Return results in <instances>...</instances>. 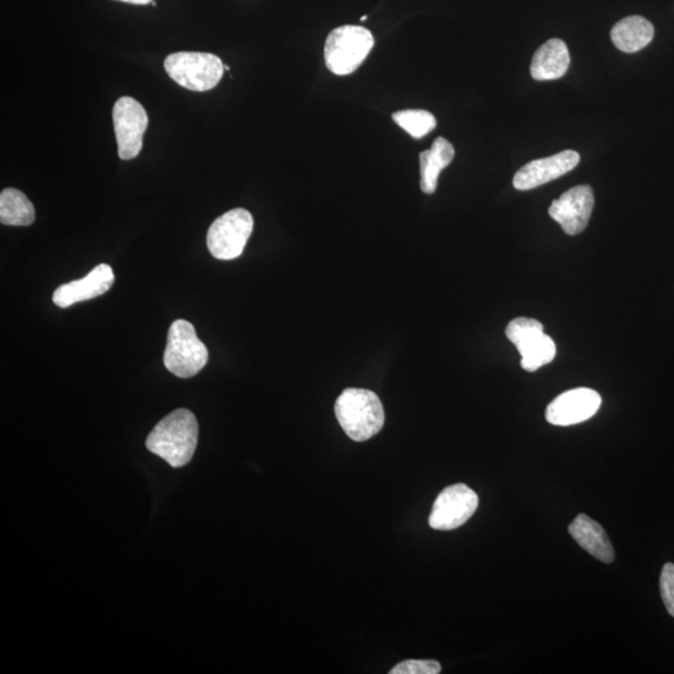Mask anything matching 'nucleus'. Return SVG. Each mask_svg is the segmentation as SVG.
<instances>
[{"instance_id":"0eeeda50","label":"nucleus","mask_w":674,"mask_h":674,"mask_svg":"<svg viewBox=\"0 0 674 674\" xmlns=\"http://www.w3.org/2000/svg\"><path fill=\"white\" fill-rule=\"evenodd\" d=\"M506 336L515 345L522 356L523 370L533 372L550 364L556 356V344L549 335L543 333V325L539 320L517 318L506 328Z\"/></svg>"},{"instance_id":"f03ea898","label":"nucleus","mask_w":674,"mask_h":674,"mask_svg":"<svg viewBox=\"0 0 674 674\" xmlns=\"http://www.w3.org/2000/svg\"><path fill=\"white\" fill-rule=\"evenodd\" d=\"M335 415L345 434L356 442L374 437L384 427L385 411L375 392L346 389L336 400Z\"/></svg>"},{"instance_id":"f257e3e1","label":"nucleus","mask_w":674,"mask_h":674,"mask_svg":"<svg viewBox=\"0 0 674 674\" xmlns=\"http://www.w3.org/2000/svg\"><path fill=\"white\" fill-rule=\"evenodd\" d=\"M199 425L193 412L179 409L165 416L150 432L147 447L162 457L171 467L189 464L198 446Z\"/></svg>"},{"instance_id":"5701e85b","label":"nucleus","mask_w":674,"mask_h":674,"mask_svg":"<svg viewBox=\"0 0 674 674\" xmlns=\"http://www.w3.org/2000/svg\"><path fill=\"white\" fill-rule=\"evenodd\" d=\"M368 20V16L361 18V22H365Z\"/></svg>"},{"instance_id":"4be33fe9","label":"nucleus","mask_w":674,"mask_h":674,"mask_svg":"<svg viewBox=\"0 0 674 674\" xmlns=\"http://www.w3.org/2000/svg\"><path fill=\"white\" fill-rule=\"evenodd\" d=\"M118 2H123L128 4H137V6H145L153 3L154 0H118Z\"/></svg>"},{"instance_id":"f8f14e48","label":"nucleus","mask_w":674,"mask_h":674,"mask_svg":"<svg viewBox=\"0 0 674 674\" xmlns=\"http://www.w3.org/2000/svg\"><path fill=\"white\" fill-rule=\"evenodd\" d=\"M580 160V154L573 152V150H565V152L549 158L533 160L517 171L515 178H513V187L525 191L545 185L550 181L570 173L579 165Z\"/></svg>"},{"instance_id":"6e6552de","label":"nucleus","mask_w":674,"mask_h":674,"mask_svg":"<svg viewBox=\"0 0 674 674\" xmlns=\"http://www.w3.org/2000/svg\"><path fill=\"white\" fill-rule=\"evenodd\" d=\"M113 122L119 158H137L142 152L149 123L145 109L134 98H120L113 109Z\"/></svg>"},{"instance_id":"f3484780","label":"nucleus","mask_w":674,"mask_h":674,"mask_svg":"<svg viewBox=\"0 0 674 674\" xmlns=\"http://www.w3.org/2000/svg\"><path fill=\"white\" fill-rule=\"evenodd\" d=\"M455 157V149L445 138H437L430 150L420 154L421 190L434 194L441 171L446 169Z\"/></svg>"},{"instance_id":"20e7f679","label":"nucleus","mask_w":674,"mask_h":674,"mask_svg":"<svg viewBox=\"0 0 674 674\" xmlns=\"http://www.w3.org/2000/svg\"><path fill=\"white\" fill-rule=\"evenodd\" d=\"M209 352L197 335L195 328L187 320L171 324L164 352V365L180 379L193 378L205 368Z\"/></svg>"},{"instance_id":"a211bd4d","label":"nucleus","mask_w":674,"mask_h":674,"mask_svg":"<svg viewBox=\"0 0 674 674\" xmlns=\"http://www.w3.org/2000/svg\"><path fill=\"white\" fill-rule=\"evenodd\" d=\"M36 209L22 191L8 188L0 194V221L8 227H29L34 223Z\"/></svg>"},{"instance_id":"39448f33","label":"nucleus","mask_w":674,"mask_h":674,"mask_svg":"<svg viewBox=\"0 0 674 674\" xmlns=\"http://www.w3.org/2000/svg\"><path fill=\"white\" fill-rule=\"evenodd\" d=\"M167 73L180 87L193 92L214 89L224 76L223 60L210 53L179 52L164 62Z\"/></svg>"},{"instance_id":"6ab92c4d","label":"nucleus","mask_w":674,"mask_h":674,"mask_svg":"<svg viewBox=\"0 0 674 674\" xmlns=\"http://www.w3.org/2000/svg\"><path fill=\"white\" fill-rule=\"evenodd\" d=\"M394 122L412 138L421 139L437 127V120L426 110L409 109L392 115Z\"/></svg>"},{"instance_id":"2eb2a0df","label":"nucleus","mask_w":674,"mask_h":674,"mask_svg":"<svg viewBox=\"0 0 674 674\" xmlns=\"http://www.w3.org/2000/svg\"><path fill=\"white\" fill-rule=\"evenodd\" d=\"M571 57L569 48L561 39H551L537 49L531 63V76L533 79L555 80L567 73Z\"/></svg>"},{"instance_id":"9b49d317","label":"nucleus","mask_w":674,"mask_h":674,"mask_svg":"<svg viewBox=\"0 0 674 674\" xmlns=\"http://www.w3.org/2000/svg\"><path fill=\"white\" fill-rule=\"evenodd\" d=\"M597 391L580 388L570 390L551 402L546 410V420L555 426L581 424L596 415L601 406Z\"/></svg>"},{"instance_id":"9d476101","label":"nucleus","mask_w":674,"mask_h":674,"mask_svg":"<svg viewBox=\"0 0 674 674\" xmlns=\"http://www.w3.org/2000/svg\"><path fill=\"white\" fill-rule=\"evenodd\" d=\"M595 195L589 185H577L553 200L549 209L550 217L557 221L567 235H579L589 225Z\"/></svg>"},{"instance_id":"dca6fc26","label":"nucleus","mask_w":674,"mask_h":674,"mask_svg":"<svg viewBox=\"0 0 674 674\" xmlns=\"http://www.w3.org/2000/svg\"><path fill=\"white\" fill-rule=\"evenodd\" d=\"M655 37V28L650 20L632 16L620 20L611 30L613 44L623 53H637L646 48Z\"/></svg>"},{"instance_id":"4468645a","label":"nucleus","mask_w":674,"mask_h":674,"mask_svg":"<svg viewBox=\"0 0 674 674\" xmlns=\"http://www.w3.org/2000/svg\"><path fill=\"white\" fill-rule=\"evenodd\" d=\"M569 531L573 540L593 557L603 563L615 561V549H613L606 531L595 520L582 513L573 520Z\"/></svg>"},{"instance_id":"ddd939ff","label":"nucleus","mask_w":674,"mask_h":674,"mask_svg":"<svg viewBox=\"0 0 674 674\" xmlns=\"http://www.w3.org/2000/svg\"><path fill=\"white\" fill-rule=\"evenodd\" d=\"M114 281L113 269L107 264H100L82 280L60 285L54 291L53 303L59 308L67 309L82 303V301L92 300L108 293Z\"/></svg>"},{"instance_id":"412c9836","label":"nucleus","mask_w":674,"mask_h":674,"mask_svg":"<svg viewBox=\"0 0 674 674\" xmlns=\"http://www.w3.org/2000/svg\"><path fill=\"white\" fill-rule=\"evenodd\" d=\"M661 595L672 617H674V565L666 563L661 573Z\"/></svg>"},{"instance_id":"7ed1b4c3","label":"nucleus","mask_w":674,"mask_h":674,"mask_svg":"<svg viewBox=\"0 0 674 674\" xmlns=\"http://www.w3.org/2000/svg\"><path fill=\"white\" fill-rule=\"evenodd\" d=\"M370 30L359 26H342L333 30L325 43V63L331 73H354L374 48Z\"/></svg>"},{"instance_id":"1a4fd4ad","label":"nucleus","mask_w":674,"mask_h":674,"mask_svg":"<svg viewBox=\"0 0 674 674\" xmlns=\"http://www.w3.org/2000/svg\"><path fill=\"white\" fill-rule=\"evenodd\" d=\"M479 507V496L474 490L457 484L442 490L432 506L429 523L431 529L451 531L465 525Z\"/></svg>"},{"instance_id":"aec40b11","label":"nucleus","mask_w":674,"mask_h":674,"mask_svg":"<svg viewBox=\"0 0 674 674\" xmlns=\"http://www.w3.org/2000/svg\"><path fill=\"white\" fill-rule=\"evenodd\" d=\"M441 665L434 660H409L399 663L390 674H439Z\"/></svg>"},{"instance_id":"423d86ee","label":"nucleus","mask_w":674,"mask_h":674,"mask_svg":"<svg viewBox=\"0 0 674 674\" xmlns=\"http://www.w3.org/2000/svg\"><path fill=\"white\" fill-rule=\"evenodd\" d=\"M254 230L253 215L245 209H233L218 218L209 228L207 244L218 260H234L243 254Z\"/></svg>"}]
</instances>
